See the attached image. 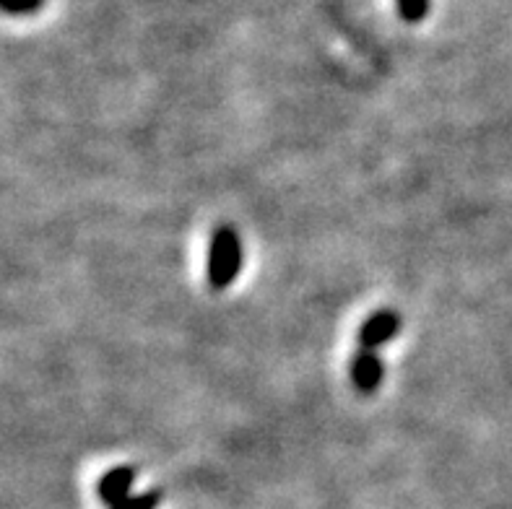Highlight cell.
<instances>
[{
	"mask_svg": "<svg viewBox=\"0 0 512 509\" xmlns=\"http://www.w3.org/2000/svg\"><path fill=\"white\" fill-rule=\"evenodd\" d=\"M242 250L240 234L234 232L232 226H219L211 237L208 247V284L214 289H227L234 284V278L242 271Z\"/></svg>",
	"mask_w": 512,
	"mask_h": 509,
	"instance_id": "6da1fadb",
	"label": "cell"
},
{
	"mask_svg": "<svg viewBox=\"0 0 512 509\" xmlns=\"http://www.w3.org/2000/svg\"><path fill=\"white\" fill-rule=\"evenodd\" d=\"M398 330H401V317H398V312H375V315L367 317L362 328H359V348L377 351V348H383L385 343L393 341V338L398 336Z\"/></svg>",
	"mask_w": 512,
	"mask_h": 509,
	"instance_id": "7a4b0ae2",
	"label": "cell"
},
{
	"mask_svg": "<svg viewBox=\"0 0 512 509\" xmlns=\"http://www.w3.org/2000/svg\"><path fill=\"white\" fill-rule=\"evenodd\" d=\"M349 372H351V382H354V387H357L359 393H375L385 377V364L383 359L377 356V351L359 348L357 356L351 359Z\"/></svg>",
	"mask_w": 512,
	"mask_h": 509,
	"instance_id": "3957f363",
	"label": "cell"
},
{
	"mask_svg": "<svg viewBox=\"0 0 512 509\" xmlns=\"http://www.w3.org/2000/svg\"><path fill=\"white\" fill-rule=\"evenodd\" d=\"M136 476L138 473L133 471V468H128V465L112 468V471L104 473L102 481H99V499H102L104 504H110V507L120 504L123 499L130 497V489L136 484Z\"/></svg>",
	"mask_w": 512,
	"mask_h": 509,
	"instance_id": "277c9868",
	"label": "cell"
},
{
	"mask_svg": "<svg viewBox=\"0 0 512 509\" xmlns=\"http://www.w3.org/2000/svg\"><path fill=\"white\" fill-rule=\"evenodd\" d=\"M162 504V494L159 491H146V494H130L128 499H123L120 504H115V507L110 509H156Z\"/></svg>",
	"mask_w": 512,
	"mask_h": 509,
	"instance_id": "5b68a950",
	"label": "cell"
},
{
	"mask_svg": "<svg viewBox=\"0 0 512 509\" xmlns=\"http://www.w3.org/2000/svg\"><path fill=\"white\" fill-rule=\"evenodd\" d=\"M398 11L406 21H422L429 11V0H398Z\"/></svg>",
	"mask_w": 512,
	"mask_h": 509,
	"instance_id": "8992f818",
	"label": "cell"
},
{
	"mask_svg": "<svg viewBox=\"0 0 512 509\" xmlns=\"http://www.w3.org/2000/svg\"><path fill=\"white\" fill-rule=\"evenodd\" d=\"M42 0H0V8L8 13H32L37 11Z\"/></svg>",
	"mask_w": 512,
	"mask_h": 509,
	"instance_id": "52a82bcc",
	"label": "cell"
}]
</instances>
